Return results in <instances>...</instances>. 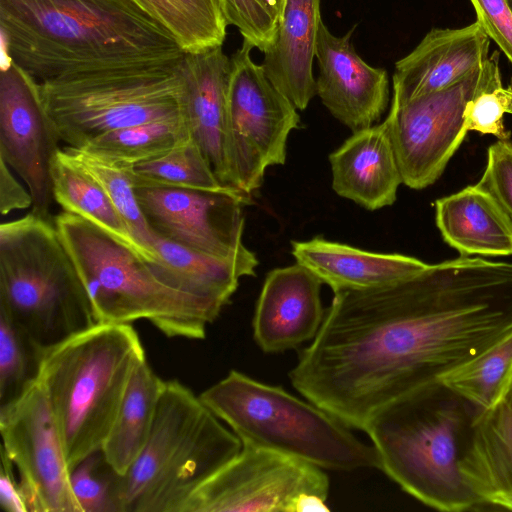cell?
Here are the masks:
<instances>
[{
    "mask_svg": "<svg viewBox=\"0 0 512 512\" xmlns=\"http://www.w3.org/2000/svg\"><path fill=\"white\" fill-rule=\"evenodd\" d=\"M512 330V263L460 256L397 282L334 293L289 373L309 402L363 430Z\"/></svg>",
    "mask_w": 512,
    "mask_h": 512,
    "instance_id": "6da1fadb",
    "label": "cell"
},
{
    "mask_svg": "<svg viewBox=\"0 0 512 512\" xmlns=\"http://www.w3.org/2000/svg\"><path fill=\"white\" fill-rule=\"evenodd\" d=\"M0 30L8 59L39 82L185 54L129 0H0Z\"/></svg>",
    "mask_w": 512,
    "mask_h": 512,
    "instance_id": "7a4b0ae2",
    "label": "cell"
},
{
    "mask_svg": "<svg viewBox=\"0 0 512 512\" xmlns=\"http://www.w3.org/2000/svg\"><path fill=\"white\" fill-rule=\"evenodd\" d=\"M481 410L440 381L377 410L364 431L380 469L423 504L447 512L481 505L459 470L461 449Z\"/></svg>",
    "mask_w": 512,
    "mask_h": 512,
    "instance_id": "3957f363",
    "label": "cell"
},
{
    "mask_svg": "<svg viewBox=\"0 0 512 512\" xmlns=\"http://www.w3.org/2000/svg\"><path fill=\"white\" fill-rule=\"evenodd\" d=\"M145 358L132 324L95 323L41 349L35 379L49 402L70 470L101 450L131 376Z\"/></svg>",
    "mask_w": 512,
    "mask_h": 512,
    "instance_id": "277c9868",
    "label": "cell"
},
{
    "mask_svg": "<svg viewBox=\"0 0 512 512\" xmlns=\"http://www.w3.org/2000/svg\"><path fill=\"white\" fill-rule=\"evenodd\" d=\"M241 448L199 395L177 379L165 380L142 453L115 479V512H181L195 489Z\"/></svg>",
    "mask_w": 512,
    "mask_h": 512,
    "instance_id": "5b68a950",
    "label": "cell"
},
{
    "mask_svg": "<svg viewBox=\"0 0 512 512\" xmlns=\"http://www.w3.org/2000/svg\"><path fill=\"white\" fill-rule=\"evenodd\" d=\"M54 224L89 297L95 323L145 320L165 336L201 340L222 308L162 282L130 247L75 214Z\"/></svg>",
    "mask_w": 512,
    "mask_h": 512,
    "instance_id": "8992f818",
    "label": "cell"
},
{
    "mask_svg": "<svg viewBox=\"0 0 512 512\" xmlns=\"http://www.w3.org/2000/svg\"><path fill=\"white\" fill-rule=\"evenodd\" d=\"M199 397L244 446L284 454L322 469H380L373 445L361 441L325 410L282 387L231 370Z\"/></svg>",
    "mask_w": 512,
    "mask_h": 512,
    "instance_id": "52a82bcc",
    "label": "cell"
},
{
    "mask_svg": "<svg viewBox=\"0 0 512 512\" xmlns=\"http://www.w3.org/2000/svg\"><path fill=\"white\" fill-rule=\"evenodd\" d=\"M0 311L42 348L95 324L53 220L30 212L0 225Z\"/></svg>",
    "mask_w": 512,
    "mask_h": 512,
    "instance_id": "ba28073f",
    "label": "cell"
},
{
    "mask_svg": "<svg viewBox=\"0 0 512 512\" xmlns=\"http://www.w3.org/2000/svg\"><path fill=\"white\" fill-rule=\"evenodd\" d=\"M181 60L40 82L45 109L60 141L81 148L110 131L185 118Z\"/></svg>",
    "mask_w": 512,
    "mask_h": 512,
    "instance_id": "9c48e42d",
    "label": "cell"
},
{
    "mask_svg": "<svg viewBox=\"0 0 512 512\" xmlns=\"http://www.w3.org/2000/svg\"><path fill=\"white\" fill-rule=\"evenodd\" d=\"M243 39L231 57L227 155L232 186L247 197L262 185L266 168L286 162L290 132L299 128L297 108L254 62Z\"/></svg>",
    "mask_w": 512,
    "mask_h": 512,
    "instance_id": "30bf717a",
    "label": "cell"
},
{
    "mask_svg": "<svg viewBox=\"0 0 512 512\" xmlns=\"http://www.w3.org/2000/svg\"><path fill=\"white\" fill-rule=\"evenodd\" d=\"M328 475L319 466L242 445L188 497L181 512L329 511Z\"/></svg>",
    "mask_w": 512,
    "mask_h": 512,
    "instance_id": "8fae6325",
    "label": "cell"
},
{
    "mask_svg": "<svg viewBox=\"0 0 512 512\" xmlns=\"http://www.w3.org/2000/svg\"><path fill=\"white\" fill-rule=\"evenodd\" d=\"M499 52L461 81L404 104L392 94L389 132L402 183L411 189L433 184L464 140V110L479 93L501 86Z\"/></svg>",
    "mask_w": 512,
    "mask_h": 512,
    "instance_id": "7c38bea8",
    "label": "cell"
},
{
    "mask_svg": "<svg viewBox=\"0 0 512 512\" xmlns=\"http://www.w3.org/2000/svg\"><path fill=\"white\" fill-rule=\"evenodd\" d=\"M0 434L1 452L18 472L28 512H81L53 413L36 379L0 405Z\"/></svg>",
    "mask_w": 512,
    "mask_h": 512,
    "instance_id": "4fadbf2b",
    "label": "cell"
},
{
    "mask_svg": "<svg viewBox=\"0 0 512 512\" xmlns=\"http://www.w3.org/2000/svg\"><path fill=\"white\" fill-rule=\"evenodd\" d=\"M135 191L152 233L255 273L256 255L242 242V207L250 200L232 192L177 187L135 186Z\"/></svg>",
    "mask_w": 512,
    "mask_h": 512,
    "instance_id": "5bb4252c",
    "label": "cell"
},
{
    "mask_svg": "<svg viewBox=\"0 0 512 512\" xmlns=\"http://www.w3.org/2000/svg\"><path fill=\"white\" fill-rule=\"evenodd\" d=\"M59 142L40 82L10 59L0 71V158L26 184L31 212L48 220L54 201L51 162Z\"/></svg>",
    "mask_w": 512,
    "mask_h": 512,
    "instance_id": "9a60e30c",
    "label": "cell"
},
{
    "mask_svg": "<svg viewBox=\"0 0 512 512\" xmlns=\"http://www.w3.org/2000/svg\"><path fill=\"white\" fill-rule=\"evenodd\" d=\"M354 29L337 37L321 21L315 58L316 95L337 120L356 132L382 117L390 86L387 71L369 65L356 52L351 41Z\"/></svg>",
    "mask_w": 512,
    "mask_h": 512,
    "instance_id": "2e32d148",
    "label": "cell"
},
{
    "mask_svg": "<svg viewBox=\"0 0 512 512\" xmlns=\"http://www.w3.org/2000/svg\"><path fill=\"white\" fill-rule=\"evenodd\" d=\"M322 284L297 262L267 274L252 323L254 340L263 352L297 349L315 338L325 315Z\"/></svg>",
    "mask_w": 512,
    "mask_h": 512,
    "instance_id": "e0dca14e",
    "label": "cell"
},
{
    "mask_svg": "<svg viewBox=\"0 0 512 512\" xmlns=\"http://www.w3.org/2000/svg\"><path fill=\"white\" fill-rule=\"evenodd\" d=\"M489 46L490 38L477 21L457 29L430 30L395 63L393 95L404 104L454 85L484 64Z\"/></svg>",
    "mask_w": 512,
    "mask_h": 512,
    "instance_id": "ac0fdd59",
    "label": "cell"
},
{
    "mask_svg": "<svg viewBox=\"0 0 512 512\" xmlns=\"http://www.w3.org/2000/svg\"><path fill=\"white\" fill-rule=\"evenodd\" d=\"M181 70L185 83L184 115L191 137L221 183L238 192L232 186L227 155L231 58L224 53L222 46L185 53Z\"/></svg>",
    "mask_w": 512,
    "mask_h": 512,
    "instance_id": "d6986e66",
    "label": "cell"
},
{
    "mask_svg": "<svg viewBox=\"0 0 512 512\" xmlns=\"http://www.w3.org/2000/svg\"><path fill=\"white\" fill-rule=\"evenodd\" d=\"M332 188L368 210L392 205L402 177L389 132V119L353 132L329 155Z\"/></svg>",
    "mask_w": 512,
    "mask_h": 512,
    "instance_id": "ffe728a7",
    "label": "cell"
},
{
    "mask_svg": "<svg viewBox=\"0 0 512 512\" xmlns=\"http://www.w3.org/2000/svg\"><path fill=\"white\" fill-rule=\"evenodd\" d=\"M459 470L481 505L512 510V409L504 398L477 414Z\"/></svg>",
    "mask_w": 512,
    "mask_h": 512,
    "instance_id": "44dd1931",
    "label": "cell"
},
{
    "mask_svg": "<svg viewBox=\"0 0 512 512\" xmlns=\"http://www.w3.org/2000/svg\"><path fill=\"white\" fill-rule=\"evenodd\" d=\"M292 255L334 293L388 285L428 265L411 256L366 251L322 237L293 241Z\"/></svg>",
    "mask_w": 512,
    "mask_h": 512,
    "instance_id": "7402d4cb",
    "label": "cell"
},
{
    "mask_svg": "<svg viewBox=\"0 0 512 512\" xmlns=\"http://www.w3.org/2000/svg\"><path fill=\"white\" fill-rule=\"evenodd\" d=\"M321 0H286L273 43L263 52L262 66L273 85L298 110L316 95L313 62Z\"/></svg>",
    "mask_w": 512,
    "mask_h": 512,
    "instance_id": "603a6c76",
    "label": "cell"
},
{
    "mask_svg": "<svg viewBox=\"0 0 512 512\" xmlns=\"http://www.w3.org/2000/svg\"><path fill=\"white\" fill-rule=\"evenodd\" d=\"M436 225L460 256L512 255V220L477 184L435 202Z\"/></svg>",
    "mask_w": 512,
    "mask_h": 512,
    "instance_id": "cb8c5ba5",
    "label": "cell"
},
{
    "mask_svg": "<svg viewBox=\"0 0 512 512\" xmlns=\"http://www.w3.org/2000/svg\"><path fill=\"white\" fill-rule=\"evenodd\" d=\"M155 259L147 261L168 286L210 301L223 309L236 291L239 279L254 276L247 267L198 252L152 233Z\"/></svg>",
    "mask_w": 512,
    "mask_h": 512,
    "instance_id": "d4e9b609",
    "label": "cell"
},
{
    "mask_svg": "<svg viewBox=\"0 0 512 512\" xmlns=\"http://www.w3.org/2000/svg\"><path fill=\"white\" fill-rule=\"evenodd\" d=\"M164 381L153 371L147 358L131 376L100 450L104 461L119 476L127 473L149 439Z\"/></svg>",
    "mask_w": 512,
    "mask_h": 512,
    "instance_id": "484cf974",
    "label": "cell"
},
{
    "mask_svg": "<svg viewBox=\"0 0 512 512\" xmlns=\"http://www.w3.org/2000/svg\"><path fill=\"white\" fill-rule=\"evenodd\" d=\"M51 180L54 201L62 211L91 222L147 261L144 251L132 237L102 186L75 164L63 148L53 156Z\"/></svg>",
    "mask_w": 512,
    "mask_h": 512,
    "instance_id": "4316f807",
    "label": "cell"
},
{
    "mask_svg": "<svg viewBox=\"0 0 512 512\" xmlns=\"http://www.w3.org/2000/svg\"><path fill=\"white\" fill-rule=\"evenodd\" d=\"M161 26L184 53L222 46L230 25L224 0H129Z\"/></svg>",
    "mask_w": 512,
    "mask_h": 512,
    "instance_id": "83f0119b",
    "label": "cell"
},
{
    "mask_svg": "<svg viewBox=\"0 0 512 512\" xmlns=\"http://www.w3.org/2000/svg\"><path fill=\"white\" fill-rule=\"evenodd\" d=\"M190 136L185 118L158 120L110 131L79 149L132 168L163 156Z\"/></svg>",
    "mask_w": 512,
    "mask_h": 512,
    "instance_id": "f1b7e54d",
    "label": "cell"
},
{
    "mask_svg": "<svg viewBox=\"0 0 512 512\" xmlns=\"http://www.w3.org/2000/svg\"><path fill=\"white\" fill-rule=\"evenodd\" d=\"M130 174L134 186L232 192L251 201V198L221 183L191 136L163 156L135 165Z\"/></svg>",
    "mask_w": 512,
    "mask_h": 512,
    "instance_id": "f546056e",
    "label": "cell"
},
{
    "mask_svg": "<svg viewBox=\"0 0 512 512\" xmlns=\"http://www.w3.org/2000/svg\"><path fill=\"white\" fill-rule=\"evenodd\" d=\"M512 379V330L472 360L443 376L442 384L480 410L503 399Z\"/></svg>",
    "mask_w": 512,
    "mask_h": 512,
    "instance_id": "4dcf8cb0",
    "label": "cell"
},
{
    "mask_svg": "<svg viewBox=\"0 0 512 512\" xmlns=\"http://www.w3.org/2000/svg\"><path fill=\"white\" fill-rule=\"evenodd\" d=\"M71 160L89 173L104 189L147 261L155 259L152 232L137 200L130 169L79 148H63Z\"/></svg>",
    "mask_w": 512,
    "mask_h": 512,
    "instance_id": "1f68e13d",
    "label": "cell"
},
{
    "mask_svg": "<svg viewBox=\"0 0 512 512\" xmlns=\"http://www.w3.org/2000/svg\"><path fill=\"white\" fill-rule=\"evenodd\" d=\"M41 349L0 311V405L16 398L35 380Z\"/></svg>",
    "mask_w": 512,
    "mask_h": 512,
    "instance_id": "d6a6232c",
    "label": "cell"
},
{
    "mask_svg": "<svg viewBox=\"0 0 512 512\" xmlns=\"http://www.w3.org/2000/svg\"><path fill=\"white\" fill-rule=\"evenodd\" d=\"M116 477L101 451L71 469L70 484L81 512H115L113 489Z\"/></svg>",
    "mask_w": 512,
    "mask_h": 512,
    "instance_id": "836d02e7",
    "label": "cell"
},
{
    "mask_svg": "<svg viewBox=\"0 0 512 512\" xmlns=\"http://www.w3.org/2000/svg\"><path fill=\"white\" fill-rule=\"evenodd\" d=\"M512 114V86L502 85L485 90L471 99L464 110L467 131L491 134L499 140H509L510 132L503 122L504 114Z\"/></svg>",
    "mask_w": 512,
    "mask_h": 512,
    "instance_id": "e575fe53",
    "label": "cell"
},
{
    "mask_svg": "<svg viewBox=\"0 0 512 512\" xmlns=\"http://www.w3.org/2000/svg\"><path fill=\"white\" fill-rule=\"evenodd\" d=\"M230 25L243 39L264 52L274 41L279 25L277 18L260 0H224Z\"/></svg>",
    "mask_w": 512,
    "mask_h": 512,
    "instance_id": "d590c367",
    "label": "cell"
},
{
    "mask_svg": "<svg viewBox=\"0 0 512 512\" xmlns=\"http://www.w3.org/2000/svg\"><path fill=\"white\" fill-rule=\"evenodd\" d=\"M477 185L489 193L512 220V143L498 140L489 146L487 163Z\"/></svg>",
    "mask_w": 512,
    "mask_h": 512,
    "instance_id": "8d00e7d4",
    "label": "cell"
},
{
    "mask_svg": "<svg viewBox=\"0 0 512 512\" xmlns=\"http://www.w3.org/2000/svg\"><path fill=\"white\" fill-rule=\"evenodd\" d=\"M477 22L512 64V11L506 0H470Z\"/></svg>",
    "mask_w": 512,
    "mask_h": 512,
    "instance_id": "74e56055",
    "label": "cell"
},
{
    "mask_svg": "<svg viewBox=\"0 0 512 512\" xmlns=\"http://www.w3.org/2000/svg\"><path fill=\"white\" fill-rule=\"evenodd\" d=\"M11 168L0 158V212L3 216L14 210L32 205L29 190L25 189L12 174Z\"/></svg>",
    "mask_w": 512,
    "mask_h": 512,
    "instance_id": "f35d334b",
    "label": "cell"
},
{
    "mask_svg": "<svg viewBox=\"0 0 512 512\" xmlns=\"http://www.w3.org/2000/svg\"><path fill=\"white\" fill-rule=\"evenodd\" d=\"M14 465L1 452L0 469V504L7 512H28V508L20 488L19 481L13 473Z\"/></svg>",
    "mask_w": 512,
    "mask_h": 512,
    "instance_id": "ab89813d",
    "label": "cell"
},
{
    "mask_svg": "<svg viewBox=\"0 0 512 512\" xmlns=\"http://www.w3.org/2000/svg\"><path fill=\"white\" fill-rule=\"evenodd\" d=\"M269 11L280 21L286 0H260Z\"/></svg>",
    "mask_w": 512,
    "mask_h": 512,
    "instance_id": "60d3db41",
    "label": "cell"
},
{
    "mask_svg": "<svg viewBox=\"0 0 512 512\" xmlns=\"http://www.w3.org/2000/svg\"><path fill=\"white\" fill-rule=\"evenodd\" d=\"M505 401L508 403V405L511 407L512 409V379L506 389V392L504 394V397Z\"/></svg>",
    "mask_w": 512,
    "mask_h": 512,
    "instance_id": "b9f144b4",
    "label": "cell"
},
{
    "mask_svg": "<svg viewBox=\"0 0 512 512\" xmlns=\"http://www.w3.org/2000/svg\"><path fill=\"white\" fill-rule=\"evenodd\" d=\"M506 1H507L508 5H509L511 11H512V0H506Z\"/></svg>",
    "mask_w": 512,
    "mask_h": 512,
    "instance_id": "7bdbcfd3",
    "label": "cell"
}]
</instances>
